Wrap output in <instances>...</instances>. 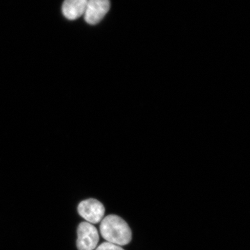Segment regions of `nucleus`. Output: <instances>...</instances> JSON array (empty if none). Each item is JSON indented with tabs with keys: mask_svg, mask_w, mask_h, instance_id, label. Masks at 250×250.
I'll list each match as a JSON object with an SVG mask.
<instances>
[{
	"mask_svg": "<svg viewBox=\"0 0 250 250\" xmlns=\"http://www.w3.org/2000/svg\"><path fill=\"white\" fill-rule=\"evenodd\" d=\"M100 236L98 229L87 222L80 223L77 228V247L79 250H93L98 244Z\"/></svg>",
	"mask_w": 250,
	"mask_h": 250,
	"instance_id": "obj_2",
	"label": "nucleus"
},
{
	"mask_svg": "<svg viewBox=\"0 0 250 250\" xmlns=\"http://www.w3.org/2000/svg\"><path fill=\"white\" fill-rule=\"evenodd\" d=\"M95 250H125L121 246L113 244V243L105 242L100 245Z\"/></svg>",
	"mask_w": 250,
	"mask_h": 250,
	"instance_id": "obj_6",
	"label": "nucleus"
},
{
	"mask_svg": "<svg viewBox=\"0 0 250 250\" xmlns=\"http://www.w3.org/2000/svg\"><path fill=\"white\" fill-rule=\"evenodd\" d=\"M88 0H65L62 6V14L67 19L75 21L84 15Z\"/></svg>",
	"mask_w": 250,
	"mask_h": 250,
	"instance_id": "obj_5",
	"label": "nucleus"
},
{
	"mask_svg": "<svg viewBox=\"0 0 250 250\" xmlns=\"http://www.w3.org/2000/svg\"><path fill=\"white\" fill-rule=\"evenodd\" d=\"M102 236L108 243L117 246H126L131 241V231L127 223L116 215H109L100 224Z\"/></svg>",
	"mask_w": 250,
	"mask_h": 250,
	"instance_id": "obj_1",
	"label": "nucleus"
},
{
	"mask_svg": "<svg viewBox=\"0 0 250 250\" xmlns=\"http://www.w3.org/2000/svg\"><path fill=\"white\" fill-rule=\"evenodd\" d=\"M110 9L109 0H88L84 13L85 22L91 25L98 24Z\"/></svg>",
	"mask_w": 250,
	"mask_h": 250,
	"instance_id": "obj_4",
	"label": "nucleus"
},
{
	"mask_svg": "<svg viewBox=\"0 0 250 250\" xmlns=\"http://www.w3.org/2000/svg\"><path fill=\"white\" fill-rule=\"evenodd\" d=\"M79 214L87 223L97 224L102 221L104 215L105 208L103 204L95 199H88L81 202L78 206Z\"/></svg>",
	"mask_w": 250,
	"mask_h": 250,
	"instance_id": "obj_3",
	"label": "nucleus"
}]
</instances>
